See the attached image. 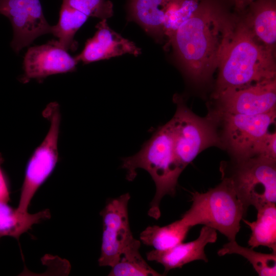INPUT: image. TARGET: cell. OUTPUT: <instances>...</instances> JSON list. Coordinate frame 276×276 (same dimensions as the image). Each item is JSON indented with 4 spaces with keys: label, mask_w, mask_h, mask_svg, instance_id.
I'll use <instances>...</instances> for the list:
<instances>
[{
    "label": "cell",
    "mask_w": 276,
    "mask_h": 276,
    "mask_svg": "<svg viewBox=\"0 0 276 276\" xmlns=\"http://www.w3.org/2000/svg\"><path fill=\"white\" fill-rule=\"evenodd\" d=\"M230 3L201 0L169 43L185 74L195 82L210 79L233 36L237 21L229 12Z\"/></svg>",
    "instance_id": "obj_1"
},
{
    "label": "cell",
    "mask_w": 276,
    "mask_h": 276,
    "mask_svg": "<svg viewBox=\"0 0 276 276\" xmlns=\"http://www.w3.org/2000/svg\"><path fill=\"white\" fill-rule=\"evenodd\" d=\"M274 52L255 38L244 21L237 23L218 65L214 96L227 89L275 79Z\"/></svg>",
    "instance_id": "obj_2"
},
{
    "label": "cell",
    "mask_w": 276,
    "mask_h": 276,
    "mask_svg": "<svg viewBox=\"0 0 276 276\" xmlns=\"http://www.w3.org/2000/svg\"><path fill=\"white\" fill-rule=\"evenodd\" d=\"M122 160V167L127 171L128 180L135 178L137 169L146 170L151 176L156 192L148 214L158 219L160 216L162 199L166 195H175L178 179L185 168L175 154L169 121L159 127L137 153Z\"/></svg>",
    "instance_id": "obj_3"
},
{
    "label": "cell",
    "mask_w": 276,
    "mask_h": 276,
    "mask_svg": "<svg viewBox=\"0 0 276 276\" xmlns=\"http://www.w3.org/2000/svg\"><path fill=\"white\" fill-rule=\"evenodd\" d=\"M192 194V205L181 219L191 227L198 224L211 227L229 241L236 240L240 221L246 212L231 181L222 178L217 186L204 193Z\"/></svg>",
    "instance_id": "obj_4"
},
{
    "label": "cell",
    "mask_w": 276,
    "mask_h": 276,
    "mask_svg": "<svg viewBox=\"0 0 276 276\" xmlns=\"http://www.w3.org/2000/svg\"><path fill=\"white\" fill-rule=\"evenodd\" d=\"M222 178L228 179L245 211L276 202V160L254 156L221 164Z\"/></svg>",
    "instance_id": "obj_5"
},
{
    "label": "cell",
    "mask_w": 276,
    "mask_h": 276,
    "mask_svg": "<svg viewBox=\"0 0 276 276\" xmlns=\"http://www.w3.org/2000/svg\"><path fill=\"white\" fill-rule=\"evenodd\" d=\"M176 112L169 121L174 149L180 163L185 168L201 151L211 146H222L217 123L210 113L201 118L194 113L179 96L174 97Z\"/></svg>",
    "instance_id": "obj_6"
},
{
    "label": "cell",
    "mask_w": 276,
    "mask_h": 276,
    "mask_svg": "<svg viewBox=\"0 0 276 276\" xmlns=\"http://www.w3.org/2000/svg\"><path fill=\"white\" fill-rule=\"evenodd\" d=\"M50 125L42 143L30 157L26 169L17 210L28 213L30 202L40 186L54 170L58 159V141L61 114L59 105L56 102L47 105L42 112Z\"/></svg>",
    "instance_id": "obj_7"
},
{
    "label": "cell",
    "mask_w": 276,
    "mask_h": 276,
    "mask_svg": "<svg viewBox=\"0 0 276 276\" xmlns=\"http://www.w3.org/2000/svg\"><path fill=\"white\" fill-rule=\"evenodd\" d=\"M223 126L220 136L222 146L229 150L233 161H241L251 157L252 148L257 140L268 131L275 122L276 110L256 115L211 113Z\"/></svg>",
    "instance_id": "obj_8"
},
{
    "label": "cell",
    "mask_w": 276,
    "mask_h": 276,
    "mask_svg": "<svg viewBox=\"0 0 276 276\" xmlns=\"http://www.w3.org/2000/svg\"><path fill=\"white\" fill-rule=\"evenodd\" d=\"M128 193L109 201L101 212L103 232L101 255L98 260L101 266H113L134 238L130 230L128 204Z\"/></svg>",
    "instance_id": "obj_9"
},
{
    "label": "cell",
    "mask_w": 276,
    "mask_h": 276,
    "mask_svg": "<svg viewBox=\"0 0 276 276\" xmlns=\"http://www.w3.org/2000/svg\"><path fill=\"white\" fill-rule=\"evenodd\" d=\"M0 14L7 17L13 30L11 46L16 52L30 45L38 37L51 33L39 0H2Z\"/></svg>",
    "instance_id": "obj_10"
},
{
    "label": "cell",
    "mask_w": 276,
    "mask_h": 276,
    "mask_svg": "<svg viewBox=\"0 0 276 276\" xmlns=\"http://www.w3.org/2000/svg\"><path fill=\"white\" fill-rule=\"evenodd\" d=\"M217 112L245 115L266 113L275 110L276 80L261 82L241 88L227 89L214 96Z\"/></svg>",
    "instance_id": "obj_11"
},
{
    "label": "cell",
    "mask_w": 276,
    "mask_h": 276,
    "mask_svg": "<svg viewBox=\"0 0 276 276\" xmlns=\"http://www.w3.org/2000/svg\"><path fill=\"white\" fill-rule=\"evenodd\" d=\"M56 40L29 48L24 57L21 82L39 80L52 75L75 71L78 62Z\"/></svg>",
    "instance_id": "obj_12"
},
{
    "label": "cell",
    "mask_w": 276,
    "mask_h": 276,
    "mask_svg": "<svg viewBox=\"0 0 276 276\" xmlns=\"http://www.w3.org/2000/svg\"><path fill=\"white\" fill-rule=\"evenodd\" d=\"M97 31L88 39L81 53L75 57L79 62L89 63L129 54L137 56L141 50L134 43L111 29L107 19H102L96 26Z\"/></svg>",
    "instance_id": "obj_13"
},
{
    "label": "cell",
    "mask_w": 276,
    "mask_h": 276,
    "mask_svg": "<svg viewBox=\"0 0 276 276\" xmlns=\"http://www.w3.org/2000/svg\"><path fill=\"white\" fill-rule=\"evenodd\" d=\"M217 239L216 230L204 225L198 237L195 240L181 242L165 250L153 249L146 254L147 259L163 265L166 274L172 269L180 268L194 261L202 260L208 262L205 247L209 243L216 242Z\"/></svg>",
    "instance_id": "obj_14"
},
{
    "label": "cell",
    "mask_w": 276,
    "mask_h": 276,
    "mask_svg": "<svg viewBox=\"0 0 276 276\" xmlns=\"http://www.w3.org/2000/svg\"><path fill=\"white\" fill-rule=\"evenodd\" d=\"M244 21L257 40L274 52L276 41L275 0H255Z\"/></svg>",
    "instance_id": "obj_15"
},
{
    "label": "cell",
    "mask_w": 276,
    "mask_h": 276,
    "mask_svg": "<svg viewBox=\"0 0 276 276\" xmlns=\"http://www.w3.org/2000/svg\"><path fill=\"white\" fill-rule=\"evenodd\" d=\"M171 0H128L129 17L139 24L155 39L164 38L163 27L165 14Z\"/></svg>",
    "instance_id": "obj_16"
},
{
    "label": "cell",
    "mask_w": 276,
    "mask_h": 276,
    "mask_svg": "<svg viewBox=\"0 0 276 276\" xmlns=\"http://www.w3.org/2000/svg\"><path fill=\"white\" fill-rule=\"evenodd\" d=\"M257 219L252 222L242 218L251 233L248 244L251 248L264 246L276 253V206L269 203L257 210Z\"/></svg>",
    "instance_id": "obj_17"
},
{
    "label": "cell",
    "mask_w": 276,
    "mask_h": 276,
    "mask_svg": "<svg viewBox=\"0 0 276 276\" xmlns=\"http://www.w3.org/2000/svg\"><path fill=\"white\" fill-rule=\"evenodd\" d=\"M51 217L49 209L30 214L13 209L7 203L0 202V239L6 236L17 240L20 236L31 228L32 226L41 220Z\"/></svg>",
    "instance_id": "obj_18"
},
{
    "label": "cell",
    "mask_w": 276,
    "mask_h": 276,
    "mask_svg": "<svg viewBox=\"0 0 276 276\" xmlns=\"http://www.w3.org/2000/svg\"><path fill=\"white\" fill-rule=\"evenodd\" d=\"M190 228L181 218L164 226H149L140 238L144 244L154 249L165 250L182 242Z\"/></svg>",
    "instance_id": "obj_19"
},
{
    "label": "cell",
    "mask_w": 276,
    "mask_h": 276,
    "mask_svg": "<svg viewBox=\"0 0 276 276\" xmlns=\"http://www.w3.org/2000/svg\"><path fill=\"white\" fill-rule=\"evenodd\" d=\"M141 242L134 238L123 251L119 261L111 267L109 276L162 275L152 268L139 251Z\"/></svg>",
    "instance_id": "obj_20"
},
{
    "label": "cell",
    "mask_w": 276,
    "mask_h": 276,
    "mask_svg": "<svg viewBox=\"0 0 276 276\" xmlns=\"http://www.w3.org/2000/svg\"><path fill=\"white\" fill-rule=\"evenodd\" d=\"M88 17L84 14L62 4L59 21L55 26H52L51 34L57 38V43L65 50L75 49L74 36Z\"/></svg>",
    "instance_id": "obj_21"
},
{
    "label": "cell",
    "mask_w": 276,
    "mask_h": 276,
    "mask_svg": "<svg viewBox=\"0 0 276 276\" xmlns=\"http://www.w3.org/2000/svg\"><path fill=\"white\" fill-rule=\"evenodd\" d=\"M240 246L235 241L223 245L217 254L223 256L227 254H238L246 258L260 276L276 275V253L264 254Z\"/></svg>",
    "instance_id": "obj_22"
},
{
    "label": "cell",
    "mask_w": 276,
    "mask_h": 276,
    "mask_svg": "<svg viewBox=\"0 0 276 276\" xmlns=\"http://www.w3.org/2000/svg\"><path fill=\"white\" fill-rule=\"evenodd\" d=\"M201 0H171L163 22V35L166 38L165 48L179 27L194 13Z\"/></svg>",
    "instance_id": "obj_23"
},
{
    "label": "cell",
    "mask_w": 276,
    "mask_h": 276,
    "mask_svg": "<svg viewBox=\"0 0 276 276\" xmlns=\"http://www.w3.org/2000/svg\"><path fill=\"white\" fill-rule=\"evenodd\" d=\"M62 4L77 10L88 17L107 19L113 14L110 0H62Z\"/></svg>",
    "instance_id": "obj_24"
},
{
    "label": "cell",
    "mask_w": 276,
    "mask_h": 276,
    "mask_svg": "<svg viewBox=\"0 0 276 276\" xmlns=\"http://www.w3.org/2000/svg\"><path fill=\"white\" fill-rule=\"evenodd\" d=\"M259 156L276 160V133L267 132L254 145L251 157Z\"/></svg>",
    "instance_id": "obj_25"
},
{
    "label": "cell",
    "mask_w": 276,
    "mask_h": 276,
    "mask_svg": "<svg viewBox=\"0 0 276 276\" xmlns=\"http://www.w3.org/2000/svg\"><path fill=\"white\" fill-rule=\"evenodd\" d=\"M4 159L0 154V202L7 203L10 200V194L8 182L1 168Z\"/></svg>",
    "instance_id": "obj_26"
},
{
    "label": "cell",
    "mask_w": 276,
    "mask_h": 276,
    "mask_svg": "<svg viewBox=\"0 0 276 276\" xmlns=\"http://www.w3.org/2000/svg\"><path fill=\"white\" fill-rule=\"evenodd\" d=\"M236 10L242 12L245 10L247 7L255 0H231Z\"/></svg>",
    "instance_id": "obj_27"
},
{
    "label": "cell",
    "mask_w": 276,
    "mask_h": 276,
    "mask_svg": "<svg viewBox=\"0 0 276 276\" xmlns=\"http://www.w3.org/2000/svg\"><path fill=\"white\" fill-rule=\"evenodd\" d=\"M2 1V0H0V6H1V4Z\"/></svg>",
    "instance_id": "obj_28"
}]
</instances>
